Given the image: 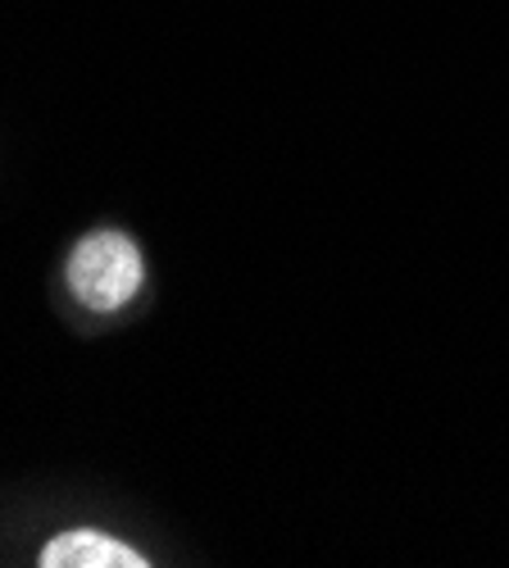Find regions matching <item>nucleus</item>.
I'll use <instances>...</instances> for the list:
<instances>
[{
    "label": "nucleus",
    "instance_id": "obj_1",
    "mask_svg": "<svg viewBox=\"0 0 509 568\" xmlns=\"http://www.w3.org/2000/svg\"><path fill=\"white\" fill-rule=\"evenodd\" d=\"M64 282L78 296V305L96 310V314H114L142 292V282H146L142 246H136L128 232H114V227L86 232L69 251Z\"/></svg>",
    "mask_w": 509,
    "mask_h": 568
},
{
    "label": "nucleus",
    "instance_id": "obj_2",
    "mask_svg": "<svg viewBox=\"0 0 509 568\" xmlns=\"http://www.w3.org/2000/svg\"><path fill=\"white\" fill-rule=\"evenodd\" d=\"M41 568H146L151 559L101 528H73L41 546Z\"/></svg>",
    "mask_w": 509,
    "mask_h": 568
}]
</instances>
